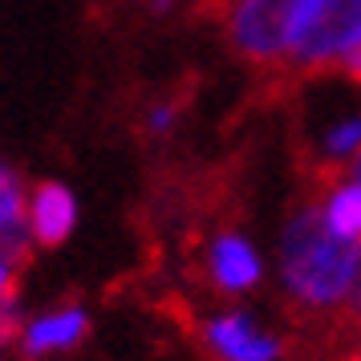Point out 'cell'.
Here are the masks:
<instances>
[{"label": "cell", "mask_w": 361, "mask_h": 361, "mask_svg": "<svg viewBox=\"0 0 361 361\" xmlns=\"http://www.w3.org/2000/svg\"><path fill=\"white\" fill-rule=\"evenodd\" d=\"M361 244L333 235L321 207H296L280 235V276L300 309H341Z\"/></svg>", "instance_id": "obj_1"}, {"label": "cell", "mask_w": 361, "mask_h": 361, "mask_svg": "<svg viewBox=\"0 0 361 361\" xmlns=\"http://www.w3.org/2000/svg\"><path fill=\"white\" fill-rule=\"evenodd\" d=\"M361 41V0H305L293 33L296 73H329Z\"/></svg>", "instance_id": "obj_2"}, {"label": "cell", "mask_w": 361, "mask_h": 361, "mask_svg": "<svg viewBox=\"0 0 361 361\" xmlns=\"http://www.w3.org/2000/svg\"><path fill=\"white\" fill-rule=\"evenodd\" d=\"M305 0H231L228 41L252 66H280L293 49L296 17Z\"/></svg>", "instance_id": "obj_3"}, {"label": "cell", "mask_w": 361, "mask_h": 361, "mask_svg": "<svg viewBox=\"0 0 361 361\" xmlns=\"http://www.w3.org/2000/svg\"><path fill=\"white\" fill-rule=\"evenodd\" d=\"M203 341H207V349L219 361H276L280 357V341L252 325L247 312H224V317L207 321Z\"/></svg>", "instance_id": "obj_4"}, {"label": "cell", "mask_w": 361, "mask_h": 361, "mask_svg": "<svg viewBox=\"0 0 361 361\" xmlns=\"http://www.w3.org/2000/svg\"><path fill=\"white\" fill-rule=\"evenodd\" d=\"M207 276L224 293H244L260 280V256L244 235H219L207 252Z\"/></svg>", "instance_id": "obj_5"}, {"label": "cell", "mask_w": 361, "mask_h": 361, "mask_svg": "<svg viewBox=\"0 0 361 361\" xmlns=\"http://www.w3.org/2000/svg\"><path fill=\"white\" fill-rule=\"evenodd\" d=\"M78 219V203L61 183H41L33 195V212H29V228H33L41 247H61L73 231Z\"/></svg>", "instance_id": "obj_6"}, {"label": "cell", "mask_w": 361, "mask_h": 361, "mask_svg": "<svg viewBox=\"0 0 361 361\" xmlns=\"http://www.w3.org/2000/svg\"><path fill=\"white\" fill-rule=\"evenodd\" d=\"M82 333H85V312L82 309L53 312V317L37 321V325L25 333V357H37V353H45V349H66V345H73Z\"/></svg>", "instance_id": "obj_7"}, {"label": "cell", "mask_w": 361, "mask_h": 361, "mask_svg": "<svg viewBox=\"0 0 361 361\" xmlns=\"http://www.w3.org/2000/svg\"><path fill=\"white\" fill-rule=\"evenodd\" d=\"M321 212H325V224H329L333 235L361 244V183L357 179L337 183V187L329 191V203Z\"/></svg>", "instance_id": "obj_8"}, {"label": "cell", "mask_w": 361, "mask_h": 361, "mask_svg": "<svg viewBox=\"0 0 361 361\" xmlns=\"http://www.w3.org/2000/svg\"><path fill=\"white\" fill-rule=\"evenodd\" d=\"M357 150H361V114H353V118H345V122H337L321 138V175L333 179L337 175V163L353 159Z\"/></svg>", "instance_id": "obj_9"}, {"label": "cell", "mask_w": 361, "mask_h": 361, "mask_svg": "<svg viewBox=\"0 0 361 361\" xmlns=\"http://www.w3.org/2000/svg\"><path fill=\"white\" fill-rule=\"evenodd\" d=\"M25 215V195H20V183L8 166H0V231L8 228L13 219Z\"/></svg>", "instance_id": "obj_10"}, {"label": "cell", "mask_w": 361, "mask_h": 361, "mask_svg": "<svg viewBox=\"0 0 361 361\" xmlns=\"http://www.w3.org/2000/svg\"><path fill=\"white\" fill-rule=\"evenodd\" d=\"M341 309L349 321H361V252H357V268H353V280H349V293H345Z\"/></svg>", "instance_id": "obj_11"}, {"label": "cell", "mask_w": 361, "mask_h": 361, "mask_svg": "<svg viewBox=\"0 0 361 361\" xmlns=\"http://www.w3.org/2000/svg\"><path fill=\"white\" fill-rule=\"evenodd\" d=\"M337 69H341V73L349 78V82H357V85H361V41H357V45H353L349 53H345V57H341V66H337Z\"/></svg>", "instance_id": "obj_12"}, {"label": "cell", "mask_w": 361, "mask_h": 361, "mask_svg": "<svg viewBox=\"0 0 361 361\" xmlns=\"http://www.w3.org/2000/svg\"><path fill=\"white\" fill-rule=\"evenodd\" d=\"M349 179H357V183H361V150L353 154V159H349Z\"/></svg>", "instance_id": "obj_13"}, {"label": "cell", "mask_w": 361, "mask_h": 361, "mask_svg": "<svg viewBox=\"0 0 361 361\" xmlns=\"http://www.w3.org/2000/svg\"><path fill=\"white\" fill-rule=\"evenodd\" d=\"M341 361H361V353H349V357H341Z\"/></svg>", "instance_id": "obj_14"}]
</instances>
